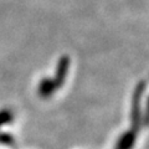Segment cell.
I'll return each mask as SVG.
<instances>
[{"instance_id":"cell-3","label":"cell","mask_w":149,"mask_h":149,"mask_svg":"<svg viewBox=\"0 0 149 149\" xmlns=\"http://www.w3.org/2000/svg\"><path fill=\"white\" fill-rule=\"evenodd\" d=\"M11 120V112L8 111V109H4V111H0V125L6 123V122H10Z\"/></svg>"},{"instance_id":"cell-1","label":"cell","mask_w":149,"mask_h":149,"mask_svg":"<svg viewBox=\"0 0 149 149\" xmlns=\"http://www.w3.org/2000/svg\"><path fill=\"white\" fill-rule=\"evenodd\" d=\"M70 66H71V58H70L67 55H63L58 58L57 66H56V71H55V77L52 78L57 87H61L63 85V82L67 77Z\"/></svg>"},{"instance_id":"cell-2","label":"cell","mask_w":149,"mask_h":149,"mask_svg":"<svg viewBox=\"0 0 149 149\" xmlns=\"http://www.w3.org/2000/svg\"><path fill=\"white\" fill-rule=\"evenodd\" d=\"M56 88H57V86H56V83L52 78L45 77L39 82L37 93H39V96L42 97V98H47V97H50L56 91Z\"/></svg>"}]
</instances>
